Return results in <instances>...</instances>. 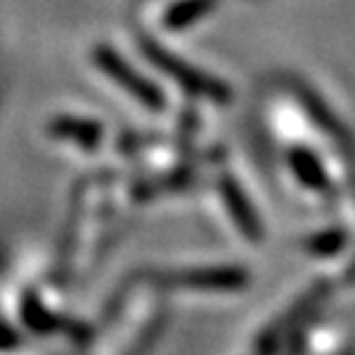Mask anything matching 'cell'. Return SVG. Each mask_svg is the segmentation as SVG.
Segmentation results:
<instances>
[{"label": "cell", "instance_id": "cell-7", "mask_svg": "<svg viewBox=\"0 0 355 355\" xmlns=\"http://www.w3.org/2000/svg\"><path fill=\"white\" fill-rule=\"evenodd\" d=\"M292 168L300 174L305 184H311V187H316V190H324L327 187V177L321 174V168L318 164L308 155V153H292Z\"/></svg>", "mask_w": 355, "mask_h": 355}, {"label": "cell", "instance_id": "cell-2", "mask_svg": "<svg viewBox=\"0 0 355 355\" xmlns=\"http://www.w3.org/2000/svg\"><path fill=\"white\" fill-rule=\"evenodd\" d=\"M95 61H98V66H101L105 74L111 76V79H116L127 92H132L137 101H142L145 105H150V108H164L161 92L153 87L150 82L140 79V74H135V71L119 58V53L108 51V48H101V51L95 53Z\"/></svg>", "mask_w": 355, "mask_h": 355}, {"label": "cell", "instance_id": "cell-3", "mask_svg": "<svg viewBox=\"0 0 355 355\" xmlns=\"http://www.w3.org/2000/svg\"><path fill=\"white\" fill-rule=\"evenodd\" d=\"M168 282L182 284L187 290H240L245 284V274L240 268H200V271H184L174 274Z\"/></svg>", "mask_w": 355, "mask_h": 355}, {"label": "cell", "instance_id": "cell-4", "mask_svg": "<svg viewBox=\"0 0 355 355\" xmlns=\"http://www.w3.org/2000/svg\"><path fill=\"white\" fill-rule=\"evenodd\" d=\"M211 6H214V0H182L168 11L166 24L171 29H182V26L192 24L195 19H200L205 11H211Z\"/></svg>", "mask_w": 355, "mask_h": 355}, {"label": "cell", "instance_id": "cell-1", "mask_svg": "<svg viewBox=\"0 0 355 355\" xmlns=\"http://www.w3.org/2000/svg\"><path fill=\"white\" fill-rule=\"evenodd\" d=\"M142 48H145V53H148V58H150L153 64L158 66V69H164L171 79H177L184 89H190V92H200V95L211 98V101H227L229 92H227V87H224L221 82L208 79V76L200 74V71H195V69H192V66H187L184 61H179L177 55L166 53L164 48L153 45V42H148V40L142 42Z\"/></svg>", "mask_w": 355, "mask_h": 355}, {"label": "cell", "instance_id": "cell-6", "mask_svg": "<svg viewBox=\"0 0 355 355\" xmlns=\"http://www.w3.org/2000/svg\"><path fill=\"white\" fill-rule=\"evenodd\" d=\"M224 192H227V200H229V208L234 211V216H237V221H240V227L245 229V234L248 237H258L261 234V229H258V224H255V216L250 214V208H248V200L242 198V192H237L232 184H224Z\"/></svg>", "mask_w": 355, "mask_h": 355}, {"label": "cell", "instance_id": "cell-5", "mask_svg": "<svg viewBox=\"0 0 355 355\" xmlns=\"http://www.w3.org/2000/svg\"><path fill=\"white\" fill-rule=\"evenodd\" d=\"M53 135L64 137V140L85 142V145H95L98 140V127L89 124V121H76V119H61L53 124Z\"/></svg>", "mask_w": 355, "mask_h": 355}]
</instances>
